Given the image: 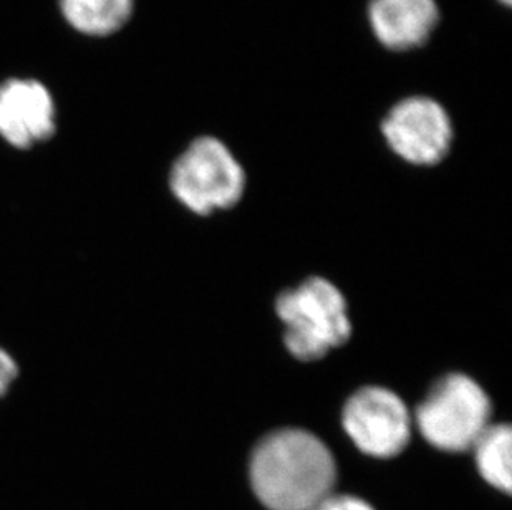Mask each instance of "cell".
<instances>
[{
  "mask_svg": "<svg viewBox=\"0 0 512 510\" xmlns=\"http://www.w3.org/2000/svg\"><path fill=\"white\" fill-rule=\"evenodd\" d=\"M335 479L334 456L304 429L271 433L252 453V489L269 510H317L332 496Z\"/></svg>",
  "mask_w": 512,
  "mask_h": 510,
  "instance_id": "6da1fadb",
  "label": "cell"
},
{
  "mask_svg": "<svg viewBox=\"0 0 512 510\" xmlns=\"http://www.w3.org/2000/svg\"><path fill=\"white\" fill-rule=\"evenodd\" d=\"M276 310L284 323L287 350L299 360L324 357L347 342L352 332L343 295L320 277L279 295Z\"/></svg>",
  "mask_w": 512,
  "mask_h": 510,
  "instance_id": "7a4b0ae2",
  "label": "cell"
},
{
  "mask_svg": "<svg viewBox=\"0 0 512 510\" xmlns=\"http://www.w3.org/2000/svg\"><path fill=\"white\" fill-rule=\"evenodd\" d=\"M491 403L483 388L466 375L441 378L416 408L423 438L441 451L473 448L488 429Z\"/></svg>",
  "mask_w": 512,
  "mask_h": 510,
  "instance_id": "3957f363",
  "label": "cell"
},
{
  "mask_svg": "<svg viewBox=\"0 0 512 510\" xmlns=\"http://www.w3.org/2000/svg\"><path fill=\"white\" fill-rule=\"evenodd\" d=\"M170 188L189 211L206 216L241 199L246 174L223 141L201 136L174 161Z\"/></svg>",
  "mask_w": 512,
  "mask_h": 510,
  "instance_id": "277c9868",
  "label": "cell"
},
{
  "mask_svg": "<svg viewBox=\"0 0 512 510\" xmlns=\"http://www.w3.org/2000/svg\"><path fill=\"white\" fill-rule=\"evenodd\" d=\"M343 428L362 453L393 458L410 441L411 418L405 403L393 391L368 386L347 401Z\"/></svg>",
  "mask_w": 512,
  "mask_h": 510,
  "instance_id": "5b68a950",
  "label": "cell"
},
{
  "mask_svg": "<svg viewBox=\"0 0 512 510\" xmlns=\"http://www.w3.org/2000/svg\"><path fill=\"white\" fill-rule=\"evenodd\" d=\"M383 136L400 158L411 164L440 163L450 151V116L433 98L411 97L393 106L383 120Z\"/></svg>",
  "mask_w": 512,
  "mask_h": 510,
  "instance_id": "8992f818",
  "label": "cell"
},
{
  "mask_svg": "<svg viewBox=\"0 0 512 510\" xmlns=\"http://www.w3.org/2000/svg\"><path fill=\"white\" fill-rule=\"evenodd\" d=\"M57 131L54 98L44 83L10 78L0 85V138L15 150L49 141Z\"/></svg>",
  "mask_w": 512,
  "mask_h": 510,
  "instance_id": "52a82bcc",
  "label": "cell"
},
{
  "mask_svg": "<svg viewBox=\"0 0 512 510\" xmlns=\"http://www.w3.org/2000/svg\"><path fill=\"white\" fill-rule=\"evenodd\" d=\"M368 20L380 44L405 52L428 42L440 10L435 0H370Z\"/></svg>",
  "mask_w": 512,
  "mask_h": 510,
  "instance_id": "ba28073f",
  "label": "cell"
},
{
  "mask_svg": "<svg viewBox=\"0 0 512 510\" xmlns=\"http://www.w3.org/2000/svg\"><path fill=\"white\" fill-rule=\"evenodd\" d=\"M135 0H60L63 19L80 34L105 37L130 20Z\"/></svg>",
  "mask_w": 512,
  "mask_h": 510,
  "instance_id": "9c48e42d",
  "label": "cell"
},
{
  "mask_svg": "<svg viewBox=\"0 0 512 510\" xmlns=\"http://www.w3.org/2000/svg\"><path fill=\"white\" fill-rule=\"evenodd\" d=\"M511 428L508 424L491 426L481 434L473 448L476 451V464L484 481L506 494L511 492Z\"/></svg>",
  "mask_w": 512,
  "mask_h": 510,
  "instance_id": "30bf717a",
  "label": "cell"
},
{
  "mask_svg": "<svg viewBox=\"0 0 512 510\" xmlns=\"http://www.w3.org/2000/svg\"><path fill=\"white\" fill-rule=\"evenodd\" d=\"M22 376L19 358L9 348L0 345V401L12 393Z\"/></svg>",
  "mask_w": 512,
  "mask_h": 510,
  "instance_id": "8fae6325",
  "label": "cell"
},
{
  "mask_svg": "<svg viewBox=\"0 0 512 510\" xmlns=\"http://www.w3.org/2000/svg\"><path fill=\"white\" fill-rule=\"evenodd\" d=\"M317 510H375L370 504L353 496H337L332 494L325 499Z\"/></svg>",
  "mask_w": 512,
  "mask_h": 510,
  "instance_id": "7c38bea8",
  "label": "cell"
},
{
  "mask_svg": "<svg viewBox=\"0 0 512 510\" xmlns=\"http://www.w3.org/2000/svg\"><path fill=\"white\" fill-rule=\"evenodd\" d=\"M499 2H503V4L506 5V7H509V5H511V0H499Z\"/></svg>",
  "mask_w": 512,
  "mask_h": 510,
  "instance_id": "4fadbf2b",
  "label": "cell"
}]
</instances>
